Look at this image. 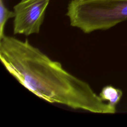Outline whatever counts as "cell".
I'll return each instance as SVG.
<instances>
[{
	"label": "cell",
	"instance_id": "1",
	"mask_svg": "<svg viewBox=\"0 0 127 127\" xmlns=\"http://www.w3.org/2000/svg\"><path fill=\"white\" fill-rule=\"evenodd\" d=\"M0 60L20 84L47 102L93 113L116 112L87 82L65 70L27 39L5 35L0 40Z\"/></svg>",
	"mask_w": 127,
	"mask_h": 127
},
{
	"label": "cell",
	"instance_id": "2",
	"mask_svg": "<svg viewBox=\"0 0 127 127\" xmlns=\"http://www.w3.org/2000/svg\"><path fill=\"white\" fill-rule=\"evenodd\" d=\"M66 15L84 33L107 30L127 20V0H71Z\"/></svg>",
	"mask_w": 127,
	"mask_h": 127
},
{
	"label": "cell",
	"instance_id": "3",
	"mask_svg": "<svg viewBox=\"0 0 127 127\" xmlns=\"http://www.w3.org/2000/svg\"><path fill=\"white\" fill-rule=\"evenodd\" d=\"M50 0H21L13 7V34H38Z\"/></svg>",
	"mask_w": 127,
	"mask_h": 127
},
{
	"label": "cell",
	"instance_id": "4",
	"mask_svg": "<svg viewBox=\"0 0 127 127\" xmlns=\"http://www.w3.org/2000/svg\"><path fill=\"white\" fill-rule=\"evenodd\" d=\"M123 95L122 91L112 85L104 86L99 94V96L103 101H108V104L116 108Z\"/></svg>",
	"mask_w": 127,
	"mask_h": 127
},
{
	"label": "cell",
	"instance_id": "5",
	"mask_svg": "<svg viewBox=\"0 0 127 127\" xmlns=\"http://www.w3.org/2000/svg\"><path fill=\"white\" fill-rule=\"evenodd\" d=\"M14 11L9 10L5 5L3 0H0V40L5 35L4 34V27L7 21L14 18Z\"/></svg>",
	"mask_w": 127,
	"mask_h": 127
}]
</instances>
